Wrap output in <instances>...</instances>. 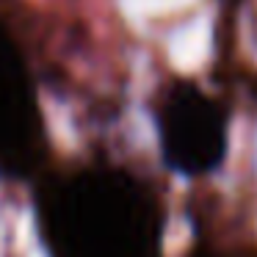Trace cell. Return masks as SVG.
<instances>
[{
  "instance_id": "1",
  "label": "cell",
  "mask_w": 257,
  "mask_h": 257,
  "mask_svg": "<svg viewBox=\"0 0 257 257\" xmlns=\"http://www.w3.org/2000/svg\"><path fill=\"white\" fill-rule=\"evenodd\" d=\"M161 139L172 166L191 174L207 172L224 152V122L205 94L180 89L163 102Z\"/></svg>"
}]
</instances>
